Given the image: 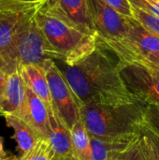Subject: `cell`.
<instances>
[{"mask_svg":"<svg viewBox=\"0 0 159 160\" xmlns=\"http://www.w3.org/2000/svg\"><path fill=\"white\" fill-rule=\"evenodd\" d=\"M119 62L118 56L98 40L90 55L73 66H67L62 72L81 107L85 104L119 107L141 101L125 82Z\"/></svg>","mask_w":159,"mask_h":160,"instance_id":"cell-1","label":"cell"},{"mask_svg":"<svg viewBox=\"0 0 159 160\" xmlns=\"http://www.w3.org/2000/svg\"><path fill=\"white\" fill-rule=\"evenodd\" d=\"M36 20L47 40L58 55V60L67 66H73L88 55L97 47L98 38L86 34L63 22L41 8L36 14Z\"/></svg>","mask_w":159,"mask_h":160,"instance_id":"cell-2","label":"cell"},{"mask_svg":"<svg viewBox=\"0 0 159 160\" xmlns=\"http://www.w3.org/2000/svg\"><path fill=\"white\" fill-rule=\"evenodd\" d=\"M143 115V103L111 107L85 104L81 107V118L90 135L112 137L140 131Z\"/></svg>","mask_w":159,"mask_h":160,"instance_id":"cell-3","label":"cell"},{"mask_svg":"<svg viewBox=\"0 0 159 160\" xmlns=\"http://www.w3.org/2000/svg\"><path fill=\"white\" fill-rule=\"evenodd\" d=\"M58 60V55L47 40L38 25L36 16L19 34L14 43L4 56L6 71L10 74L25 65L43 66L48 60Z\"/></svg>","mask_w":159,"mask_h":160,"instance_id":"cell-4","label":"cell"},{"mask_svg":"<svg viewBox=\"0 0 159 160\" xmlns=\"http://www.w3.org/2000/svg\"><path fill=\"white\" fill-rule=\"evenodd\" d=\"M90 15L98 40L119 58L125 52V43L135 18L124 16L102 0H87Z\"/></svg>","mask_w":159,"mask_h":160,"instance_id":"cell-5","label":"cell"},{"mask_svg":"<svg viewBox=\"0 0 159 160\" xmlns=\"http://www.w3.org/2000/svg\"><path fill=\"white\" fill-rule=\"evenodd\" d=\"M42 67L46 71L53 112L71 129L74 124L81 119L80 102L62 70L53 60L46 61Z\"/></svg>","mask_w":159,"mask_h":160,"instance_id":"cell-6","label":"cell"},{"mask_svg":"<svg viewBox=\"0 0 159 160\" xmlns=\"http://www.w3.org/2000/svg\"><path fill=\"white\" fill-rule=\"evenodd\" d=\"M119 67L125 82L138 99L159 105V68L145 59L129 64L119 62Z\"/></svg>","mask_w":159,"mask_h":160,"instance_id":"cell-7","label":"cell"},{"mask_svg":"<svg viewBox=\"0 0 159 160\" xmlns=\"http://www.w3.org/2000/svg\"><path fill=\"white\" fill-rule=\"evenodd\" d=\"M42 9L86 34L97 37L87 0H46Z\"/></svg>","mask_w":159,"mask_h":160,"instance_id":"cell-8","label":"cell"},{"mask_svg":"<svg viewBox=\"0 0 159 160\" xmlns=\"http://www.w3.org/2000/svg\"><path fill=\"white\" fill-rule=\"evenodd\" d=\"M141 131L112 137L90 135L92 160H116L134 147L141 140Z\"/></svg>","mask_w":159,"mask_h":160,"instance_id":"cell-9","label":"cell"},{"mask_svg":"<svg viewBox=\"0 0 159 160\" xmlns=\"http://www.w3.org/2000/svg\"><path fill=\"white\" fill-rule=\"evenodd\" d=\"M42 6L0 14V55L3 59L19 34L33 21Z\"/></svg>","mask_w":159,"mask_h":160,"instance_id":"cell-10","label":"cell"},{"mask_svg":"<svg viewBox=\"0 0 159 160\" xmlns=\"http://www.w3.org/2000/svg\"><path fill=\"white\" fill-rule=\"evenodd\" d=\"M29 124L41 138L48 139L50 133V112L45 103L25 85V104L21 117Z\"/></svg>","mask_w":159,"mask_h":160,"instance_id":"cell-11","label":"cell"},{"mask_svg":"<svg viewBox=\"0 0 159 160\" xmlns=\"http://www.w3.org/2000/svg\"><path fill=\"white\" fill-rule=\"evenodd\" d=\"M25 104V84L19 71L8 75L7 86L0 99V115L22 117Z\"/></svg>","mask_w":159,"mask_h":160,"instance_id":"cell-12","label":"cell"},{"mask_svg":"<svg viewBox=\"0 0 159 160\" xmlns=\"http://www.w3.org/2000/svg\"><path fill=\"white\" fill-rule=\"evenodd\" d=\"M18 71L24 84L45 103L50 114H52L53 107L45 68L37 65H25L20 67Z\"/></svg>","mask_w":159,"mask_h":160,"instance_id":"cell-13","label":"cell"},{"mask_svg":"<svg viewBox=\"0 0 159 160\" xmlns=\"http://www.w3.org/2000/svg\"><path fill=\"white\" fill-rule=\"evenodd\" d=\"M48 140L52 144L56 158L74 160L72 158L70 128L54 112L52 114H50V133Z\"/></svg>","mask_w":159,"mask_h":160,"instance_id":"cell-14","label":"cell"},{"mask_svg":"<svg viewBox=\"0 0 159 160\" xmlns=\"http://www.w3.org/2000/svg\"><path fill=\"white\" fill-rule=\"evenodd\" d=\"M5 120L7 126L14 130L13 139L17 142L21 156L29 152L41 139L39 134L22 118L14 115H7L5 116Z\"/></svg>","mask_w":159,"mask_h":160,"instance_id":"cell-15","label":"cell"},{"mask_svg":"<svg viewBox=\"0 0 159 160\" xmlns=\"http://www.w3.org/2000/svg\"><path fill=\"white\" fill-rule=\"evenodd\" d=\"M72 158L74 160H92L91 138L82 118L70 129Z\"/></svg>","mask_w":159,"mask_h":160,"instance_id":"cell-16","label":"cell"},{"mask_svg":"<svg viewBox=\"0 0 159 160\" xmlns=\"http://www.w3.org/2000/svg\"><path fill=\"white\" fill-rule=\"evenodd\" d=\"M142 103L143 115L140 123V130L147 133L159 146V105L149 102Z\"/></svg>","mask_w":159,"mask_h":160,"instance_id":"cell-17","label":"cell"},{"mask_svg":"<svg viewBox=\"0 0 159 160\" xmlns=\"http://www.w3.org/2000/svg\"><path fill=\"white\" fill-rule=\"evenodd\" d=\"M54 158L55 154L50 141L41 138L29 152L20 157V160H53Z\"/></svg>","mask_w":159,"mask_h":160,"instance_id":"cell-18","label":"cell"},{"mask_svg":"<svg viewBox=\"0 0 159 160\" xmlns=\"http://www.w3.org/2000/svg\"><path fill=\"white\" fill-rule=\"evenodd\" d=\"M46 0H0V14L42 6Z\"/></svg>","mask_w":159,"mask_h":160,"instance_id":"cell-19","label":"cell"},{"mask_svg":"<svg viewBox=\"0 0 159 160\" xmlns=\"http://www.w3.org/2000/svg\"><path fill=\"white\" fill-rule=\"evenodd\" d=\"M133 17L140 22L148 31L159 38V18L151 15L136 7L132 6Z\"/></svg>","mask_w":159,"mask_h":160,"instance_id":"cell-20","label":"cell"},{"mask_svg":"<svg viewBox=\"0 0 159 160\" xmlns=\"http://www.w3.org/2000/svg\"><path fill=\"white\" fill-rule=\"evenodd\" d=\"M141 131V147L146 160H159V146L145 132Z\"/></svg>","mask_w":159,"mask_h":160,"instance_id":"cell-21","label":"cell"},{"mask_svg":"<svg viewBox=\"0 0 159 160\" xmlns=\"http://www.w3.org/2000/svg\"><path fill=\"white\" fill-rule=\"evenodd\" d=\"M131 6L136 7L151 15L159 18V0H128Z\"/></svg>","mask_w":159,"mask_h":160,"instance_id":"cell-22","label":"cell"},{"mask_svg":"<svg viewBox=\"0 0 159 160\" xmlns=\"http://www.w3.org/2000/svg\"><path fill=\"white\" fill-rule=\"evenodd\" d=\"M105 4L115 9L117 12L121 13L124 16L127 17H133V12H132V6L129 3L128 0H102Z\"/></svg>","mask_w":159,"mask_h":160,"instance_id":"cell-23","label":"cell"},{"mask_svg":"<svg viewBox=\"0 0 159 160\" xmlns=\"http://www.w3.org/2000/svg\"><path fill=\"white\" fill-rule=\"evenodd\" d=\"M116 160H146V158L143 155L141 143L139 142L134 147H132L129 151H127L126 154H124Z\"/></svg>","mask_w":159,"mask_h":160,"instance_id":"cell-24","label":"cell"},{"mask_svg":"<svg viewBox=\"0 0 159 160\" xmlns=\"http://www.w3.org/2000/svg\"><path fill=\"white\" fill-rule=\"evenodd\" d=\"M8 73L4 69L0 68V99L4 96L7 86V80H8Z\"/></svg>","mask_w":159,"mask_h":160,"instance_id":"cell-25","label":"cell"},{"mask_svg":"<svg viewBox=\"0 0 159 160\" xmlns=\"http://www.w3.org/2000/svg\"><path fill=\"white\" fill-rule=\"evenodd\" d=\"M144 60V59H143ZM146 61H148L149 63L159 67V52H154V53H150L149 55L146 56L145 58Z\"/></svg>","mask_w":159,"mask_h":160,"instance_id":"cell-26","label":"cell"},{"mask_svg":"<svg viewBox=\"0 0 159 160\" xmlns=\"http://www.w3.org/2000/svg\"><path fill=\"white\" fill-rule=\"evenodd\" d=\"M3 144H4V139L0 136V159L5 158H7V156L6 151L4 150V146H3Z\"/></svg>","mask_w":159,"mask_h":160,"instance_id":"cell-27","label":"cell"},{"mask_svg":"<svg viewBox=\"0 0 159 160\" xmlns=\"http://www.w3.org/2000/svg\"><path fill=\"white\" fill-rule=\"evenodd\" d=\"M0 68H4L5 70H6V68H7V64H6L5 60L2 58L1 55H0Z\"/></svg>","mask_w":159,"mask_h":160,"instance_id":"cell-28","label":"cell"},{"mask_svg":"<svg viewBox=\"0 0 159 160\" xmlns=\"http://www.w3.org/2000/svg\"><path fill=\"white\" fill-rule=\"evenodd\" d=\"M0 160H20V158L15 157V156H9V157H7V158H2V159Z\"/></svg>","mask_w":159,"mask_h":160,"instance_id":"cell-29","label":"cell"},{"mask_svg":"<svg viewBox=\"0 0 159 160\" xmlns=\"http://www.w3.org/2000/svg\"><path fill=\"white\" fill-rule=\"evenodd\" d=\"M53 160H61V159H58V158H54V159Z\"/></svg>","mask_w":159,"mask_h":160,"instance_id":"cell-30","label":"cell"},{"mask_svg":"<svg viewBox=\"0 0 159 160\" xmlns=\"http://www.w3.org/2000/svg\"><path fill=\"white\" fill-rule=\"evenodd\" d=\"M147 62H148V61H147ZM150 64H151V63H150ZM152 65H153V64H152ZM154 66H155V65H154ZM155 67H157V66H155ZM157 68H159V67H157Z\"/></svg>","mask_w":159,"mask_h":160,"instance_id":"cell-31","label":"cell"}]
</instances>
